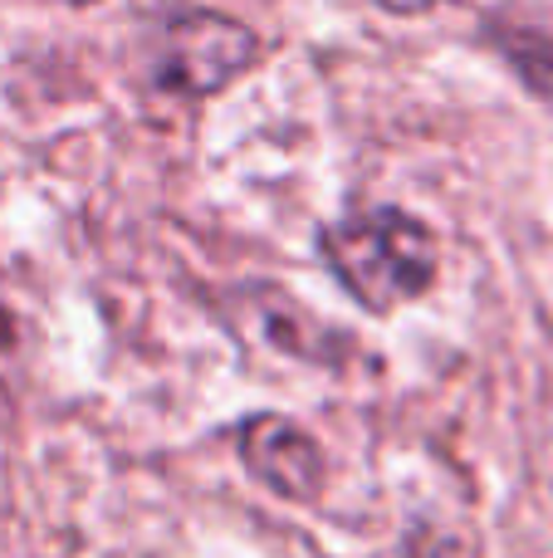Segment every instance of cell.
Listing matches in <instances>:
<instances>
[{
  "instance_id": "1",
  "label": "cell",
  "mask_w": 553,
  "mask_h": 558,
  "mask_svg": "<svg viewBox=\"0 0 553 558\" xmlns=\"http://www.w3.org/2000/svg\"><path fill=\"white\" fill-rule=\"evenodd\" d=\"M323 265L368 314H392L437 279V241L402 206H358L323 226Z\"/></svg>"
},
{
  "instance_id": "2",
  "label": "cell",
  "mask_w": 553,
  "mask_h": 558,
  "mask_svg": "<svg viewBox=\"0 0 553 558\" xmlns=\"http://www.w3.org/2000/svg\"><path fill=\"white\" fill-rule=\"evenodd\" d=\"M255 54H260V39L250 25L221 10H182L157 29L152 78L176 98H206L235 84L255 64Z\"/></svg>"
},
{
  "instance_id": "3",
  "label": "cell",
  "mask_w": 553,
  "mask_h": 558,
  "mask_svg": "<svg viewBox=\"0 0 553 558\" xmlns=\"http://www.w3.org/2000/svg\"><path fill=\"white\" fill-rule=\"evenodd\" d=\"M245 471L284 500H314L323 490V451L290 416H250L241 426Z\"/></svg>"
},
{
  "instance_id": "4",
  "label": "cell",
  "mask_w": 553,
  "mask_h": 558,
  "mask_svg": "<svg viewBox=\"0 0 553 558\" xmlns=\"http://www.w3.org/2000/svg\"><path fill=\"white\" fill-rule=\"evenodd\" d=\"M235 314H241L245 333L260 338L265 348H280V353H294L304 363H339L348 353V338L339 328H329L323 318L304 314L299 299L284 294V289H235Z\"/></svg>"
},
{
  "instance_id": "5",
  "label": "cell",
  "mask_w": 553,
  "mask_h": 558,
  "mask_svg": "<svg viewBox=\"0 0 553 558\" xmlns=\"http://www.w3.org/2000/svg\"><path fill=\"white\" fill-rule=\"evenodd\" d=\"M25 353H29V324L20 314V304L10 299V289L0 284V377L15 363H25Z\"/></svg>"
},
{
  "instance_id": "6",
  "label": "cell",
  "mask_w": 553,
  "mask_h": 558,
  "mask_svg": "<svg viewBox=\"0 0 553 558\" xmlns=\"http://www.w3.org/2000/svg\"><path fill=\"white\" fill-rule=\"evenodd\" d=\"M372 5H382V10H392V15H427L437 0H372Z\"/></svg>"
},
{
  "instance_id": "7",
  "label": "cell",
  "mask_w": 553,
  "mask_h": 558,
  "mask_svg": "<svg viewBox=\"0 0 553 558\" xmlns=\"http://www.w3.org/2000/svg\"><path fill=\"white\" fill-rule=\"evenodd\" d=\"M69 5H94V0H69Z\"/></svg>"
}]
</instances>
